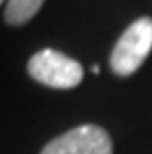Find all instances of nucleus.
I'll list each match as a JSON object with an SVG mask.
<instances>
[{
    "mask_svg": "<svg viewBox=\"0 0 152 154\" xmlns=\"http://www.w3.org/2000/svg\"><path fill=\"white\" fill-rule=\"evenodd\" d=\"M40 154H113V140L99 125H81L55 136Z\"/></svg>",
    "mask_w": 152,
    "mask_h": 154,
    "instance_id": "nucleus-3",
    "label": "nucleus"
},
{
    "mask_svg": "<svg viewBox=\"0 0 152 154\" xmlns=\"http://www.w3.org/2000/svg\"><path fill=\"white\" fill-rule=\"evenodd\" d=\"M28 73L32 79L51 89H73L83 81V67L79 61L51 48L32 55Z\"/></svg>",
    "mask_w": 152,
    "mask_h": 154,
    "instance_id": "nucleus-2",
    "label": "nucleus"
},
{
    "mask_svg": "<svg viewBox=\"0 0 152 154\" xmlns=\"http://www.w3.org/2000/svg\"><path fill=\"white\" fill-rule=\"evenodd\" d=\"M2 4H4V0H0V6H2Z\"/></svg>",
    "mask_w": 152,
    "mask_h": 154,
    "instance_id": "nucleus-5",
    "label": "nucleus"
},
{
    "mask_svg": "<svg viewBox=\"0 0 152 154\" xmlns=\"http://www.w3.org/2000/svg\"><path fill=\"white\" fill-rule=\"evenodd\" d=\"M152 51V18L134 20L125 30L111 54V69L119 77L132 75Z\"/></svg>",
    "mask_w": 152,
    "mask_h": 154,
    "instance_id": "nucleus-1",
    "label": "nucleus"
},
{
    "mask_svg": "<svg viewBox=\"0 0 152 154\" xmlns=\"http://www.w3.org/2000/svg\"><path fill=\"white\" fill-rule=\"evenodd\" d=\"M44 0H6L4 22L10 26H22L40 12Z\"/></svg>",
    "mask_w": 152,
    "mask_h": 154,
    "instance_id": "nucleus-4",
    "label": "nucleus"
}]
</instances>
